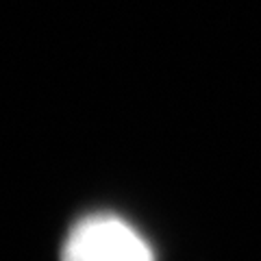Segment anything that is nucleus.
I'll list each match as a JSON object with an SVG mask.
<instances>
[{"label":"nucleus","mask_w":261,"mask_h":261,"mask_svg":"<svg viewBox=\"0 0 261 261\" xmlns=\"http://www.w3.org/2000/svg\"><path fill=\"white\" fill-rule=\"evenodd\" d=\"M61 261H154V252L122 218L96 214L72 226L61 246Z\"/></svg>","instance_id":"1"}]
</instances>
